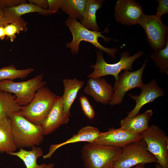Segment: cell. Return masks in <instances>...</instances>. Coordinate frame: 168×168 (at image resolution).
I'll use <instances>...</instances> for the list:
<instances>
[{"label":"cell","mask_w":168,"mask_h":168,"mask_svg":"<svg viewBox=\"0 0 168 168\" xmlns=\"http://www.w3.org/2000/svg\"><path fill=\"white\" fill-rule=\"evenodd\" d=\"M65 24L69 29L72 36V41L67 42L66 45L67 48L70 49L72 54H77L79 52L80 42L85 41L89 42L98 49L107 53L109 56L115 59V53L118 51L119 49L104 47L98 40L99 37L102 38L106 42L113 40L105 37L102 34L103 33L107 32V29L102 32L93 31L84 27L77 20L69 17L65 21Z\"/></svg>","instance_id":"cell-1"},{"label":"cell","mask_w":168,"mask_h":168,"mask_svg":"<svg viewBox=\"0 0 168 168\" xmlns=\"http://www.w3.org/2000/svg\"><path fill=\"white\" fill-rule=\"evenodd\" d=\"M10 118L14 140L17 148L33 147L41 144L44 135L40 125L30 122L20 112L13 113Z\"/></svg>","instance_id":"cell-2"},{"label":"cell","mask_w":168,"mask_h":168,"mask_svg":"<svg viewBox=\"0 0 168 168\" xmlns=\"http://www.w3.org/2000/svg\"><path fill=\"white\" fill-rule=\"evenodd\" d=\"M56 96L48 87L44 86L36 92L28 105L21 106L20 112L30 122L40 125L52 108Z\"/></svg>","instance_id":"cell-3"},{"label":"cell","mask_w":168,"mask_h":168,"mask_svg":"<svg viewBox=\"0 0 168 168\" xmlns=\"http://www.w3.org/2000/svg\"><path fill=\"white\" fill-rule=\"evenodd\" d=\"M122 148L89 143L81 150L84 168H108L119 157Z\"/></svg>","instance_id":"cell-4"},{"label":"cell","mask_w":168,"mask_h":168,"mask_svg":"<svg viewBox=\"0 0 168 168\" xmlns=\"http://www.w3.org/2000/svg\"><path fill=\"white\" fill-rule=\"evenodd\" d=\"M96 64L90 67L94 71L89 74V78L101 77H102L112 75L114 76L115 82L118 80L119 73L123 70L132 71V64L133 62L143 54L142 50L139 51L133 55L130 56L128 51H124L120 53V60L117 63L110 64L107 63L103 56L102 51L96 50Z\"/></svg>","instance_id":"cell-5"},{"label":"cell","mask_w":168,"mask_h":168,"mask_svg":"<svg viewBox=\"0 0 168 168\" xmlns=\"http://www.w3.org/2000/svg\"><path fill=\"white\" fill-rule=\"evenodd\" d=\"M157 163L155 156L147 150L143 138L122 148L121 152L112 166L114 168H131L140 164Z\"/></svg>","instance_id":"cell-6"},{"label":"cell","mask_w":168,"mask_h":168,"mask_svg":"<svg viewBox=\"0 0 168 168\" xmlns=\"http://www.w3.org/2000/svg\"><path fill=\"white\" fill-rule=\"evenodd\" d=\"M43 74H40L28 80L16 82L7 80L0 82V91L14 94L16 101L21 106L28 105L36 92L45 86L47 82L43 80Z\"/></svg>","instance_id":"cell-7"},{"label":"cell","mask_w":168,"mask_h":168,"mask_svg":"<svg viewBox=\"0 0 168 168\" xmlns=\"http://www.w3.org/2000/svg\"><path fill=\"white\" fill-rule=\"evenodd\" d=\"M138 24L144 30L147 41L153 50L164 49L168 43V27L164 25L161 19L154 15L143 13Z\"/></svg>","instance_id":"cell-8"},{"label":"cell","mask_w":168,"mask_h":168,"mask_svg":"<svg viewBox=\"0 0 168 168\" xmlns=\"http://www.w3.org/2000/svg\"><path fill=\"white\" fill-rule=\"evenodd\" d=\"M141 134L147 150L156 158L157 163L163 168H168V137L166 133L153 124Z\"/></svg>","instance_id":"cell-9"},{"label":"cell","mask_w":168,"mask_h":168,"mask_svg":"<svg viewBox=\"0 0 168 168\" xmlns=\"http://www.w3.org/2000/svg\"><path fill=\"white\" fill-rule=\"evenodd\" d=\"M146 59L141 67L137 70L131 72L124 70L119 75L118 80L114 84V93L109 104L114 105L121 103L126 93L135 88H140L143 84L142 77L146 64Z\"/></svg>","instance_id":"cell-10"},{"label":"cell","mask_w":168,"mask_h":168,"mask_svg":"<svg viewBox=\"0 0 168 168\" xmlns=\"http://www.w3.org/2000/svg\"><path fill=\"white\" fill-rule=\"evenodd\" d=\"M142 138L141 134L131 133L120 128H111L107 132H102L91 143L122 148Z\"/></svg>","instance_id":"cell-11"},{"label":"cell","mask_w":168,"mask_h":168,"mask_svg":"<svg viewBox=\"0 0 168 168\" xmlns=\"http://www.w3.org/2000/svg\"><path fill=\"white\" fill-rule=\"evenodd\" d=\"M114 10V18L116 21L128 26L138 24L144 13L141 5L134 0H118Z\"/></svg>","instance_id":"cell-12"},{"label":"cell","mask_w":168,"mask_h":168,"mask_svg":"<svg viewBox=\"0 0 168 168\" xmlns=\"http://www.w3.org/2000/svg\"><path fill=\"white\" fill-rule=\"evenodd\" d=\"M141 92L139 95H128L134 100L136 105L133 109L127 113L128 117H133L138 114L141 108L145 104L154 101L158 97L165 95L164 90L160 87L155 79L151 81L147 84L143 83L140 88Z\"/></svg>","instance_id":"cell-13"},{"label":"cell","mask_w":168,"mask_h":168,"mask_svg":"<svg viewBox=\"0 0 168 168\" xmlns=\"http://www.w3.org/2000/svg\"><path fill=\"white\" fill-rule=\"evenodd\" d=\"M96 102L104 105L109 104L112 99L114 88L104 78H89L83 90Z\"/></svg>","instance_id":"cell-14"},{"label":"cell","mask_w":168,"mask_h":168,"mask_svg":"<svg viewBox=\"0 0 168 168\" xmlns=\"http://www.w3.org/2000/svg\"><path fill=\"white\" fill-rule=\"evenodd\" d=\"M69 118L64 114L62 96H57L52 108L40 125L44 135L50 134L67 124Z\"/></svg>","instance_id":"cell-15"},{"label":"cell","mask_w":168,"mask_h":168,"mask_svg":"<svg viewBox=\"0 0 168 168\" xmlns=\"http://www.w3.org/2000/svg\"><path fill=\"white\" fill-rule=\"evenodd\" d=\"M102 133V132H100L97 127L90 126L83 127L77 134L66 141L59 144L51 145L49 147L48 153L43 155V158L46 159L50 157L57 149L68 144L79 142L91 143Z\"/></svg>","instance_id":"cell-16"},{"label":"cell","mask_w":168,"mask_h":168,"mask_svg":"<svg viewBox=\"0 0 168 168\" xmlns=\"http://www.w3.org/2000/svg\"><path fill=\"white\" fill-rule=\"evenodd\" d=\"M3 10L7 24L15 21L21 17L23 15L30 13L36 12L44 16L53 14L48 10L27 2L22 3L12 7L3 8Z\"/></svg>","instance_id":"cell-17"},{"label":"cell","mask_w":168,"mask_h":168,"mask_svg":"<svg viewBox=\"0 0 168 168\" xmlns=\"http://www.w3.org/2000/svg\"><path fill=\"white\" fill-rule=\"evenodd\" d=\"M153 113L152 110H149L133 117L127 116L120 121V128L131 133L141 134L149 128L148 123Z\"/></svg>","instance_id":"cell-18"},{"label":"cell","mask_w":168,"mask_h":168,"mask_svg":"<svg viewBox=\"0 0 168 168\" xmlns=\"http://www.w3.org/2000/svg\"><path fill=\"white\" fill-rule=\"evenodd\" d=\"M64 93L62 96L63 101V112L66 116L69 117L70 110L78 93L81 89L84 82L76 78L72 79L66 78L63 80Z\"/></svg>","instance_id":"cell-19"},{"label":"cell","mask_w":168,"mask_h":168,"mask_svg":"<svg viewBox=\"0 0 168 168\" xmlns=\"http://www.w3.org/2000/svg\"><path fill=\"white\" fill-rule=\"evenodd\" d=\"M30 151H27L20 148L17 152H10L8 154L18 157L24 162L26 168H53L54 164L53 163H44L38 165L37 163L38 158L43 156L42 148L35 146L32 147Z\"/></svg>","instance_id":"cell-20"},{"label":"cell","mask_w":168,"mask_h":168,"mask_svg":"<svg viewBox=\"0 0 168 168\" xmlns=\"http://www.w3.org/2000/svg\"><path fill=\"white\" fill-rule=\"evenodd\" d=\"M10 118L0 119V152L9 154L17 149Z\"/></svg>","instance_id":"cell-21"},{"label":"cell","mask_w":168,"mask_h":168,"mask_svg":"<svg viewBox=\"0 0 168 168\" xmlns=\"http://www.w3.org/2000/svg\"><path fill=\"white\" fill-rule=\"evenodd\" d=\"M103 1L87 0L83 12V18L80 21L81 24L87 29L95 31H99L96 14L97 11L102 7Z\"/></svg>","instance_id":"cell-22"},{"label":"cell","mask_w":168,"mask_h":168,"mask_svg":"<svg viewBox=\"0 0 168 168\" xmlns=\"http://www.w3.org/2000/svg\"><path fill=\"white\" fill-rule=\"evenodd\" d=\"M21 108L14 95L0 91V119L10 118L13 113L20 112Z\"/></svg>","instance_id":"cell-23"},{"label":"cell","mask_w":168,"mask_h":168,"mask_svg":"<svg viewBox=\"0 0 168 168\" xmlns=\"http://www.w3.org/2000/svg\"><path fill=\"white\" fill-rule=\"evenodd\" d=\"M87 0H63L60 9L69 18L82 20Z\"/></svg>","instance_id":"cell-24"},{"label":"cell","mask_w":168,"mask_h":168,"mask_svg":"<svg viewBox=\"0 0 168 168\" xmlns=\"http://www.w3.org/2000/svg\"><path fill=\"white\" fill-rule=\"evenodd\" d=\"M34 71L32 68L18 69L12 64L0 68V82L7 80H13L17 78L23 79L27 77Z\"/></svg>","instance_id":"cell-25"},{"label":"cell","mask_w":168,"mask_h":168,"mask_svg":"<svg viewBox=\"0 0 168 168\" xmlns=\"http://www.w3.org/2000/svg\"><path fill=\"white\" fill-rule=\"evenodd\" d=\"M151 58L161 73L168 75V43L163 49L154 50Z\"/></svg>","instance_id":"cell-26"},{"label":"cell","mask_w":168,"mask_h":168,"mask_svg":"<svg viewBox=\"0 0 168 168\" xmlns=\"http://www.w3.org/2000/svg\"><path fill=\"white\" fill-rule=\"evenodd\" d=\"M27 24L22 17L15 21L4 26L6 36L11 42L16 38V35L21 31H26L28 30Z\"/></svg>","instance_id":"cell-27"},{"label":"cell","mask_w":168,"mask_h":168,"mask_svg":"<svg viewBox=\"0 0 168 168\" xmlns=\"http://www.w3.org/2000/svg\"><path fill=\"white\" fill-rule=\"evenodd\" d=\"M80 101L82 109L85 115L89 119H93L95 115V112L87 97L81 96Z\"/></svg>","instance_id":"cell-28"},{"label":"cell","mask_w":168,"mask_h":168,"mask_svg":"<svg viewBox=\"0 0 168 168\" xmlns=\"http://www.w3.org/2000/svg\"><path fill=\"white\" fill-rule=\"evenodd\" d=\"M158 2V6L156 8V12L155 15L161 19L164 14L168 13V0H157Z\"/></svg>","instance_id":"cell-29"},{"label":"cell","mask_w":168,"mask_h":168,"mask_svg":"<svg viewBox=\"0 0 168 168\" xmlns=\"http://www.w3.org/2000/svg\"><path fill=\"white\" fill-rule=\"evenodd\" d=\"M25 2L26 0H0V6L3 8L11 7Z\"/></svg>","instance_id":"cell-30"},{"label":"cell","mask_w":168,"mask_h":168,"mask_svg":"<svg viewBox=\"0 0 168 168\" xmlns=\"http://www.w3.org/2000/svg\"><path fill=\"white\" fill-rule=\"evenodd\" d=\"M48 3V10L53 14L60 9L63 0H47Z\"/></svg>","instance_id":"cell-31"},{"label":"cell","mask_w":168,"mask_h":168,"mask_svg":"<svg viewBox=\"0 0 168 168\" xmlns=\"http://www.w3.org/2000/svg\"><path fill=\"white\" fill-rule=\"evenodd\" d=\"M29 3L35 5L43 9L47 10L48 3L47 0H29Z\"/></svg>","instance_id":"cell-32"},{"label":"cell","mask_w":168,"mask_h":168,"mask_svg":"<svg viewBox=\"0 0 168 168\" xmlns=\"http://www.w3.org/2000/svg\"><path fill=\"white\" fill-rule=\"evenodd\" d=\"M7 24L3 8L0 6V27Z\"/></svg>","instance_id":"cell-33"},{"label":"cell","mask_w":168,"mask_h":168,"mask_svg":"<svg viewBox=\"0 0 168 168\" xmlns=\"http://www.w3.org/2000/svg\"><path fill=\"white\" fill-rule=\"evenodd\" d=\"M6 36L4 26L0 27V39L3 40Z\"/></svg>","instance_id":"cell-34"},{"label":"cell","mask_w":168,"mask_h":168,"mask_svg":"<svg viewBox=\"0 0 168 168\" xmlns=\"http://www.w3.org/2000/svg\"><path fill=\"white\" fill-rule=\"evenodd\" d=\"M131 168H145V164H139Z\"/></svg>","instance_id":"cell-35"},{"label":"cell","mask_w":168,"mask_h":168,"mask_svg":"<svg viewBox=\"0 0 168 168\" xmlns=\"http://www.w3.org/2000/svg\"><path fill=\"white\" fill-rule=\"evenodd\" d=\"M156 168H163L160 165L156 163L155 165Z\"/></svg>","instance_id":"cell-36"},{"label":"cell","mask_w":168,"mask_h":168,"mask_svg":"<svg viewBox=\"0 0 168 168\" xmlns=\"http://www.w3.org/2000/svg\"><path fill=\"white\" fill-rule=\"evenodd\" d=\"M108 168H114V167H113L112 166H111Z\"/></svg>","instance_id":"cell-37"}]
</instances>
